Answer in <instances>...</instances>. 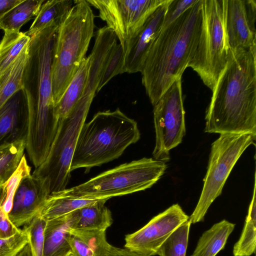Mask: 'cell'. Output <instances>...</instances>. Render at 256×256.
I'll return each instance as SVG.
<instances>
[{
    "mask_svg": "<svg viewBox=\"0 0 256 256\" xmlns=\"http://www.w3.org/2000/svg\"><path fill=\"white\" fill-rule=\"evenodd\" d=\"M58 26H51L30 36L28 56L22 78L28 112L26 150L35 168L46 159L59 121L54 100L52 63Z\"/></svg>",
    "mask_w": 256,
    "mask_h": 256,
    "instance_id": "1",
    "label": "cell"
},
{
    "mask_svg": "<svg viewBox=\"0 0 256 256\" xmlns=\"http://www.w3.org/2000/svg\"><path fill=\"white\" fill-rule=\"evenodd\" d=\"M212 92L205 132L256 134V48H230Z\"/></svg>",
    "mask_w": 256,
    "mask_h": 256,
    "instance_id": "2",
    "label": "cell"
},
{
    "mask_svg": "<svg viewBox=\"0 0 256 256\" xmlns=\"http://www.w3.org/2000/svg\"><path fill=\"white\" fill-rule=\"evenodd\" d=\"M198 1L166 28L150 46L140 73L146 94L154 106L188 66L198 43L202 21Z\"/></svg>",
    "mask_w": 256,
    "mask_h": 256,
    "instance_id": "3",
    "label": "cell"
},
{
    "mask_svg": "<svg viewBox=\"0 0 256 256\" xmlns=\"http://www.w3.org/2000/svg\"><path fill=\"white\" fill-rule=\"evenodd\" d=\"M140 136L137 122L119 108L98 112L80 129L70 171L83 168L87 172L92 167L118 158Z\"/></svg>",
    "mask_w": 256,
    "mask_h": 256,
    "instance_id": "4",
    "label": "cell"
},
{
    "mask_svg": "<svg viewBox=\"0 0 256 256\" xmlns=\"http://www.w3.org/2000/svg\"><path fill=\"white\" fill-rule=\"evenodd\" d=\"M94 15L85 0L74 4L56 30L52 63V78L55 106L86 58L94 34Z\"/></svg>",
    "mask_w": 256,
    "mask_h": 256,
    "instance_id": "5",
    "label": "cell"
},
{
    "mask_svg": "<svg viewBox=\"0 0 256 256\" xmlns=\"http://www.w3.org/2000/svg\"><path fill=\"white\" fill-rule=\"evenodd\" d=\"M166 168V162L144 158L122 164L83 184L54 194L76 198L108 200L114 196L152 187L164 174Z\"/></svg>",
    "mask_w": 256,
    "mask_h": 256,
    "instance_id": "6",
    "label": "cell"
},
{
    "mask_svg": "<svg viewBox=\"0 0 256 256\" xmlns=\"http://www.w3.org/2000/svg\"><path fill=\"white\" fill-rule=\"evenodd\" d=\"M225 0H202L200 32L188 64L212 91L228 61L230 47L225 28Z\"/></svg>",
    "mask_w": 256,
    "mask_h": 256,
    "instance_id": "7",
    "label": "cell"
},
{
    "mask_svg": "<svg viewBox=\"0 0 256 256\" xmlns=\"http://www.w3.org/2000/svg\"><path fill=\"white\" fill-rule=\"evenodd\" d=\"M91 104V102L80 98L70 112L59 122L46 159L32 174L41 182L49 196L66 189L78 136Z\"/></svg>",
    "mask_w": 256,
    "mask_h": 256,
    "instance_id": "8",
    "label": "cell"
},
{
    "mask_svg": "<svg viewBox=\"0 0 256 256\" xmlns=\"http://www.w3.org/2000/svg\"><path fill=\"white\" fill-rule=\"evenodd\" d=\"M256 134H222L212 144L207 172L198 202L188 220L202 222L212 202L220 196L234 166L244 151L254 144Z\"/></svg>",
    "mask_w": 256,
    "mask_h": 256,
    "instance_id": "9",
    "label": "cell"
},
{
    "mask_svg": "<svg viewBox=\"0 0 256 256\" xmlns=\"http://www.w3.org/2000/svg\"><path fill=\"white\" fill-rule=\"evenodd\" d=\"M182 78L176 80L154 106L156 144L154 159L166 162L170 151L180 144L186 134Z\"/></svg>",
    "mask_w": 256,
    "mask_h": 256,
    "instance_id": "10",
    "label": "cell"
},
{
    "mask_svg": "<svg viewBox=\"0 0 256 256\" xmlns=\"http://www.w3.org/2000/svg\"><path fill=\"white\" fill-rule=\"evenodd\" d=\"M165 0H87L99 12L118 39L123 50L140 30L148 17Z\"/></svg>",
    "mask_w": 256,
    "mask_h": 256,
    "instance_id": "11",
    "label": "cell"
},
{
    "mask_svg": "<svg viewBox=\"0 0 256 256\" xmlns=\"http://www.w3.org/2000/svg\"><path fill=\"white\" fill-rule=\"evenodd\" d=\"M188 218L189 216L178 204H174L138 230L126 235L124 246L144 256L157 255L164 241Z\"/></svg>",
    "mask_w": 256,
    "mask_h": 256,
    "instance_id": "12",
    "label": "cell"
},
{
    "mask_svg": "<svg viewBox=\"0 0 256 256\" xmlns=\"http://www.w3.org/2000/svg\"><path fill=\"white\" fill-rule=\"evenodd\" d=\"M225 28L231 49L256 48V0H225Z\"/></svg>",
    "mask_w": 256,
    "mask_h": 256,
    "instance_id": "13",
    "label": "cell"
},
{
    "mask_svg": "<svg viewBox=\"0 0 256 256\" xmlns=\"http://www.w3.org/2000/svg\"><path fill=\"white\" fill-rule=\"evenodd\" d=\"M170 0H165L148 17L138 34L124 48L123 73L140 72L146 54L160 32Z\"/></svg>",
    "mask_w": 256,
    "mask_h": 256,
    "instance_id": "14",
    "label": "cell"
},
{
    "mask_svg": "<svg viewBox=\"0 0 256 256\" xmlns=\"http://www.w3.org/2000/svg\"><path fill=\"white\" fill-rule=\"evenodd\" d=\"M48 196L40 180L31 174L24 177L15 192L12 208L8 214L10 221L18 228L28 224L38 214Z\"/></svg>",
    "mask_w": 256,
    "mask_h": 256,
    "instance_id": "15",
    "label": "cell"
},
{
    "mask_svg": "<svg viewBox=\"0 0 256 256\" xmlns=\"http://www.w3.org/2000/svg\"><path fill=\"white\" fill-rule=\"evenodd\" d=\"M28 112L22 90L11 97L0 108V148L26 140Z\"/></svg>",
    "mask_w": 256,
    "mask_h": 256,
    "instance_id": "16",
    "label": "cell"
},
{
    "mask_svg": "<svg viewBox=\"0 0 256 256\" xmlns=\"http://www.w3.org/2000/svg\"><path fill=\"white\" fill-rule=\"evenodd\" d=\"M78 210L46 220L42 256H63L70 252L68 230L78 218Z\"/></svg>",
    "mask_w": 256,
    "mask_h": 256,
    "instance_id": "17",
    "label": "cell"
},
{
    "mask_svg": "<svg viewBox=\"0 0 256 256\" xmlns=\"http://www.w3.org/2000/svg\"><path fill=\"white\" fill-rule=\"evenodd\" d=\"M235 224L223 220L214 224L200 238L190 256H216L224 249Z\"/></svg>",
    "mask_w": 256,
    "mask_h": 256,
    "instance_id": "18",
    "label": "cell"
},
{
    "mask_svg": "<svg viewBox=\"0 0 256 256\" xmlns=\"http://www.w3.org/2000/svg\"><path fill=\"white\" fill-rule=\"evenodd\" d=\"M90 64L89 57H86L56 106L59 122L70 112L80 99L85 87Z\"/></svg>",
    "mask_w": 256,
    "mask_h": 256,
    "instance_id": "19",
    "label": "cell"
},
{
    "mask_svg": "<svg viewBox=\"0 0 256 256\" xmlns=\"http://www.w3.org/2000/svg\"><path fill=\"white\" fill-rule=\"evenodd\" d=\"M74 4L72 0H44L30 29L25 33L31 36L51 26H59Z\"/></svg>",
    "mask_w": 256,
    "mask_h": 256,
    "instance_id": "20",
    "label": "cell"
},
{
    "mask_svg": "<svg viewBox=\"0 0 256 256\" xmlns=\"http://www.w3.org/2000/svg\"><path fill=\"white\" fill-rule=\"evenodd\" d=\"M28 56V46L0 75V108L12 96L22 90V78Z\"/></svg>",
    "mask_w": 256,
    "mask_h": 256,
    "instance_id": "21",
    "label": "cell"
},
{
    "mask_svg": "<svg viewBox=\"0 0 256 256\" xmlns=\"http://www.w3.org/2000/svg\"><path fill=\"white\" fill-rule=\"evenodd\" d=\"M107 200H98L78 209V219L72 228L106 231L112 223L111 212L105 206Z\"/></svg>",
    "mask_w": 256,
    "mask_h": 256,
    "instance_id": "22",
    "label": "cell"
},
{
    "mask_svg": "<svg viewBox=\"0 0 256 256\" xmlns=\"http://www.w3.org/2000/svg\"><path fill=\"white\" fill-rule=\"evenodd\" d=\"M103 200L76 198L52 194L50 195L40 208L38 216L45 220L56 218L84 206Z\"/></svg>",
    "mask_w": 256,
    "mask_h": 256,
    "instance_id": "23",
    "label": "cell"
},
{
    "mask_svg": "<svg viewBox=\"0 0 256 256\" xmlns=\"http://www.w3.org/2000/svg\"><path fill=\"white\" fill-rule=\"evenodd\" d=\"M44 0H22L0 19V29L4 32L20 31L22 26L36 16Z\"/></svg>",
    "mask_w": 256,
    "mask_h": 256,
    "instance_id": "24",
    "label": "cell"
},
{
    "mask_svg": "<svg viewBox=\"0 0 256 256\" xmlns=\"http://www.w3.org/2000/svg\"><path fill=\"white\" fill-rule=\"evenodd\" d=\"M256 174L254 188L252 200L244 224L238 240L233 248L234 256H250L256 252Z\"/></svg>",
    "mask_w": 256,
    "mask_h": 256,
    "instance_id": "25",
    "label": "cell"
},
{
    "mask_svg": "<svg viewBox=\"0 0 256 256\" xmlns=\"http://www.w3.org/2000/svg\"><path fill=\"white\" fill-rule=\"evenodd\" d=\"M30 39L25 32L20 31L4 32L0 42V75L28 46Z\"/></svg>",
    "mask_w": 256,
    "mask_h": 256,
    "instance_id": "26",
    "label": "cell"
},
{
    "mask_svg": "<svg viewBox=\"0 0 256 256\" xmlns=\"http://www.w3.org/2000/svg\"><path fill=\"white\" fill-rule=\"evenodd\" d=\"M26 140L0 148V184H5L16 170L24 156Z\"/></svg>",
    "mask_w": 256,
    "mask_h": 256,
    "instance_id": "27",
    "label": "cell"
},
{
    "mask_svg": "<svg viewBox=\"0 0 256 256\" xmlns=\"http://www.w3.org/2000/svg\"><path fill=\"white\" fill-rule=\"evenodd\" d=\"M188 220L178 227L160 248L159 256H186L191 226Z\"/></svg>",
    "mask_w": 256,
    "mask_h": 256,
    "instance_id": "28",
    "label": "cell"
},
{
    "mask_svg": "<svg viewBox=\"0 0 256 256\" xmlns=\"http://www.w3.org/2000/svg\"><path fill=\"white\" fill-rule=\"evenodd\" d=\"M106 232L94 229L70 228L69 234L84 242L95 256H108L112 246L107 241Z\"/></svg>",
    "mask_w": 256,
    "mask_h": 256,
    "instance_id": "29",
    "label": "cell"
},
{
    "mask_svg": "<svg viewBox=\"0 0 256 256\" xmlns=\"http://www.w3.org/2000/svg\"><path fill=\"white\" fill-rule=\"evenodd\" d=\"M124 50L120 44H116L109 54L104 64L97 92L114 76L123 74Z\"/></svg>",
    "mask_w": 256,
    "mask_h": 256,
    "instance_id": "30",
    "label": "cell"
},
{
    "mask_svg": "<svg viewBox=\"0 0 256 256\" xmlns=\"http://www.w3.org/2000/svg\"><path fill=\"white\" fill-rule=\"evenodd\" d=\"M46 220L38 215L24 226L29 238L32 256H42L44 246V230Z\"/></svg>",
    "mask_w": 256,
    "mask_h": 256,
    "instance_id": "31",
    "label": "cell"
},
{
    "mask_svg": "<svg viewBox=\"0 0 256 256\" xmlns=\"http://www.w3.org/2000/svg\"><path fill=\"white\" fill-rule=\"evenodd\" d=\"M30 171L31 168L28 164L24 155L16 170L4 184L6 188V195L2 206L8 214L12 208L14 194L18 186L24 177L31 174Z\"/></svg>",
    "mask_w": 256,
    "mask_h": 256,
    "instance_id": "32",
    "label": "cell"
},
{
    "mask_svg": "<svg viewBox=\"0 0 256 256\" xmlns=\"http://www.w3.org/2000/svg\"><path fill=\"white\" fill-rule=\"evenodd\" d=\"M28 242L24 228L11 237L0 238V256H18Z\"/></svg>",
    "mask_w": 256,
    "mask_h": 256,
    "instance_id": "33",
    "label": "cell"
},
{
    "mask_svg": "<svg viewBox=\"0 0 256 256\" xmlns=\"http://www.w3.org/2000/svg\"><path fill=\"white\" fill-rule=\"evenodd\" d=\"M198 0H170L164 15L162 29L174 22Z\"/></svg>",
    "mask_w": 256,
    "mask_h": 256,
    "instance_id": "34",
    "label": "cell"
},
{
    "mask_svg": "<svg viewBox=\"0 0 256 256\" xmlns=\"http://www.w3.org/2000/svg\"><path fill=\"white\" fill-rule=\"evenodd\" d=\"M21 229L16 226L10 221L8 214L6 213L2 206H0V238H6L12 236Z\"/></svg>",
    "mask_w": 256,
    "mask_h": 256,
    "instance_id": "35",
    "label": "cell"
},
{
    "mask_svg": "<svg viewBox=\"0 0 256 256\" xmlns=\"http://www.w3.org/2000/svg\"><path fill=\"white\" fill-rule=\"evenodd\" d=\"M68 242L70 252L74 256H95L90 248L82 240L70 234Z\"/></svg>",
    "mask_w": 256,
    "mask_h": 256,
    "instance_id": "36",
    "label": "cell"
},
{
    "mask_svg": "<svg viewBox=\"0 0 256 256\" xmlns=\"http://www.w3.org/2000/svg\"><path fill=\"white\" fill-rule=\"evenodd\" d=\"M22 0H0V19Z\"/></svg>",
    "mask_w": 256,
    "mask_h": 256,
    "instance_id": "37",
    "label": "cell"
},
{
    "mask_svg": "<svg viewBox=\"0 0 256 256\" xmlns=\"http://www.w3.org/2000/svg\"><path fill=\"white\" fill-rule=\"evenodd\" d=\"M108 256H146L126 248H120L114 246L112 247Z\"/></svg>",
    "mask_w": 256,
    "mask_h": 256,
    "instance_id": "38",
    "label": "cell"
},
{
    "mask_svg": "<svg viewBox=\"0 0 256 256\" xmlns=\"http://www.w3.org/2000/svg\"><path fill=\"white\" fill-rule=\"evenodd\" d=\"M6 195V190L4 184H0V206H2Z\"/></svg>",
    "mask_w": 256,
    "mask_h": 256,
    "instance_id": "39",
    "label": "cell"
},
{
    "mask_svg": "<svg viewBox=\"0 0 256 256\" xmlns=\"http://www.w3.org/2000/svg\"><path fill=\"white\" fill-rule=\"evenodd\" d=\"M18 256H32L30 248L28 243L23 250L19 253Z\"/></svg>",
    "mask_w": 256,
    "mask_h": 256,
    "instance_id": "40",
    "label": "cell"
},
{
    "mask_svg": "<svg viewBox=\"0 0 256 256\" xmlns=\"http://www.w3.org/2000/svg\"><path fill=\"white\" fill-rule=\"evenodd\" d=\"M70 254H71V252H69L68 253L66 254H65L63 256H70Z\"/></svg>",
    "mask_w": 256,
    "mask_h": 256,
    "instance_id": "41",
    "label": "cell"
},
{
    "mask_svg": "<svg viewBox=\"0 0 256 256\" xmlns=\"http://www.w3.org/2000/svg\"><path fill=\"white\" fill-rule=\"evenodd\" d=\"M70 256H74L71 252V254H70Z\"/></svg>",
    "mask_w": 256,
    "mask_h": 256,
    "instance_id": "42",
    "label": "cell"
}]
</instances>
